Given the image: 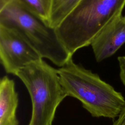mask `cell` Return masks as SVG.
Returning <instances> with one entry per match:
<instances>
[{"mask_svg":"<svg viewBox=\"0 0 125 125\" xmlns=\"http://www.w3.org/2000/svg\"><path fill=\"white\" fill-rule=\"evenodd\" d=\"M57 70L67 96L80 101L92 116L113 119L125 106V99L121 92L98 74L76 64L72 58Z\"/></svg>","mask_w":125,"mask_h":125,"instance_id":"1","label":"cell"},{"mask_svg":"<svg viewBox=\"0 0 125 125\" xmlns=\"http://www.w3.org/2000/svg\"><path fill=\"white\" fill-rule=\"evenodd\" d=\"M125 0H81L56 28L71 55L91 44L102 29L122 15Z\"/></svg>","mask_w":125,"mask_h":125,"instance_id":"2","label":"cell"},{"mask_svg":"<svg viewBox=\"0 0 125 125\" xmlns=\"http://www.w3.org/2000/svg\"><path fill=\"white\" fill-rule=\"evenodd\" d=\"M0 24L17 30L42 58L57 66H62L72 58L56 28L15 2L0 7Z\"/></svg>","mask_w":125,"mask_h":125,"instance_id":"3","label":"cell"},{"mask_svg":"<svg viewBox=\"0 0 125 125\" xmlns=\"http://www.w3.org/2000/svg\"><path fill=\"white\" fill-rule=\"evenodd\" d=\"M16 76L26 86L32 102L28 125H52L57 108L67 96L57 69L42 59L21 68Z\"/></svg>","mask_w":125,"mask_h":125,"instance_id":"4","label":"cell"},{"mask_svg":"<svg viewBox=\"0 0 125 125\" xmlns=\"http://www.w3.org/2000/svg\"><path fill=\"white\" fill-rule=\"evenodd\" d=\"M0 59L5 72L16 76L27 64L43 58L17 30L0 24Z\"/></svg>","mask_w":125,"mask_h":125,"instance_id":"5","label":"cell"},{"mask_svg":"<svg viewBox=\"0 0 125 125\" xmlns=\"http://www.w3.org/2000/svg\"><path fill=\"white\" fill-rule=\"evenodd\" d=\"M125 43V16L111 20L92 41V50L97 62H100L114 54Z\"/></svg>","mask_w":125,"mask_h":125,"instance_id":"6","label":"cell"},{"mask_svg":"<svg viewBox=\"0 0 125 125\" xmlns=\"http://www.w3.org/2000/svg\"><path fill=\"white\" fill-rule=\"evenodd\" d=\"M18 103L14 81L3 76L0 81V125H19L16 117Z\"/></svg>","mask_w":125,"mask_h":125,"instance_id":"7","label":"cell"},{"mask_svg":"<svg viewBox=\"0 0 125 125\" xmlns=\"http://www.w3.org/2000/svg\"><path fill=\"white\" fill-rule=\"evenodd\" d=\"M81 0H51L49 24L56 28Z\"/></svg>","mask_w":125,"mask_h":125,"instance_id":"8","label":"cell"},{"mask_svg":"<svg viewBox=\"0 0 125 125\" xmlns=\"http://www.w3.org/2000/svg\"><path fill=\"white\" fill-rule=\"evenodd\" d=\"M15 2L49 24L51 0H0V7Z\"/></svg>","mask_w":125,"mask_h":125,"instance_id":"9","label":"cell"},{"mask_svg":"<svg viewBox=\"0 0 125 125\" xmlns=\"http://www.w3.org/2000/svg\"><path fill=\"white\" fill-rule=\"evenodd\" d=\"M120 68V77L122 83L125 86V56L118 57Z\"/></svg>","mask_w":125,"mask_h":125,"instance_id":"10","label":"cell"},{"mask_svg":"<svg viewBox=\"0 0 125 125\" xmlns=\"http://www.w3.org/2000/svg\"><path fill=\"white\" fill-rule=\"evenodd\" d=\"M117 117L118 118L113 122L112 125H125V106Z\"/></svg>","mask_w":125,"mask_h":125,"instance_id":"11","label":"cell"},{"mask_svg":"<svg viewBox=\"0 0 125 125\" xmlns=\"http://www.w3.org/2000/svg\"></svg>","mask_w":125,"mask_h":125,"instance_id":"12","label":"cell"}]
</instances>
